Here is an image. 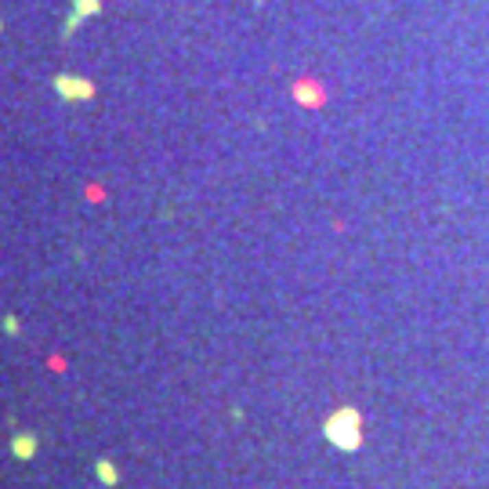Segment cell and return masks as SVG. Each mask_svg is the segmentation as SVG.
I'll return each mask as SVG.
<instances>
[{"label": "cell", "instance_id": "1", "mask_svg": "<svg viewBox=\"0 0 489 489\" xmlns=\"http://www.w3.org/2000/svg\"><path fill=\"white\" fill-rule=\"evenodd\" d=\"M36 446H40V439H36L33 431H19L15 439H11V453H15L19 460H33Z\"/></svg>", "mask_w": 489, "mask_h": 489}, {"label": "cell", "instance_id": "2", "mask_svg": "<svg viewBox=\"0 0 489 489\" xmlns=\"http://www.w3.org/2000/svg\"><path fill=\"white\" fill-rule=\"evenodd\" d=\"M58 91L66 95V98H87V95L95 91V87L87 84V80H73V76H58Z\"/></svg>", "mask_w": 489, "mask_h": 489}, {"label": "cell", "instance_id": "3", "mask_svg": "<svg viewBox=\"0 0 489 489\" xmlns=\"http://www.w3.org/2000/svg\"><path fill=\"white\" fill-rule=\"evenodd\" d=\"M98 479L106 486H117V468H112L109 460H98Z\"/></svg>", "mask_w": 489, "mask_h": 489}, {"label": "cell", "instance_id": "4", "mask_svg": "<svg viewBox=\"0 0 489 489\" xmlns=\"http://www.w3.org/2000/svg\"><path fill=\"white\" fill-rule=\"evenodd\" d=\"M4 330L8 333H19L22 326H19V315H4Z\"/></svg>", "mask_w": 489, "mask_h": 489}]
</instances>
